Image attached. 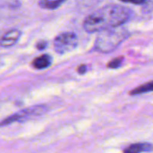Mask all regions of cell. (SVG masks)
I'll return each mask as SVG.
<instances>
[{
    "label": "cell",
    "instance_id": "6",
    "mask_svg": "<svg viewBox=\"0 0 153 153\" xmlns=\"http://www.w3.org/2000/svg\"><path fill=\"white\" fill-rule=\"evenodd\" d=\"M153 145L151 143H134L130 146H128L126 149L124 150V152L128 153H139V152H152Z\"/></svg>",
    "mask_w": 153,
    "mask_h": 153
},
{
    "label": "cell",
    "instance_id": "1",
    "mask_svg": "<svg viewBox=\"0 0 153 153\" xmlns=\"http://www.w3.org/2000/svg\"><path fill=\"white\" fill-rule=\"evenodd\" d=\"M131 16L129 8L121 5H107L88 15L83 22V29L87 32L102 31L118 27L126 22Z\"/></svg>",
    "mask_w": 153,
    "mask_h": 153
},
{
    "label": "cell",
    "instance_id": "5",
    "mask_svg": "<svg viewBox=\"0 0 153 153\" xmlns=\"http://www.w3.org/2000/svg\"><path fill=\"white\" fill-rule=\"evenodd\" d=\"M21 36V31L16 29H12L6 31L1 39V46L3 48H9L14 45Z\"/></svg>",
    "mask_w": 153,
    "mask_h": 153
},
{
    "label": "cell",
    "instance_id": "13",
    "mask_svg": "<svg viewBox=\"0 0 153 153\" xmlns=\"http://www.w3.org/2000/svg\"><path fill=\"white\" fill-rule=\"evenodd\" d=\"M87 71V67L85 65H81L80 66H78V69H77V72L81 74H83L85 72Z\"/></svg>",
    "mask_w": 153,
    "mask_h": 153
},
{
    "label": "cell",
    "instance_id": "10",
    "mask_svg": "<svg viewBox=\"0 0 153 153\" xmlns=\"http://www.w3.org/2000/svg\"><path fill=\"white\" fill-rule=\"evenodd\" d=\"M124 62V56H117L114 59H112L108 65V68L109 69H116V68H118Z\"/></svg>",
    "mask_w": 153,
    "mask_h": 153
},
{
    "label": "cell",
    "instance_id": "12",
    "mask_svg": "<svg viewBox=\"0 0 153 153\" xmlns=\"http://www.w3.org/2000/svg\"><path fill=\"white\" fill-rule=\"evenodd\" d=\"M46 47H47V42H46V41H43V40L39 41V42L36 44V48H37L39 50H43V49L46 48Z\"/></svg>",
    "mask_w": 153,
    "mask_h": 153
},
{
    "label": "cell",
    "instance_id": "14",
    "mask_svg": "<svg viewBox=\"0 0 153 153\" xmlns=\"http://www.w3.org/2000/svg\"></svg>",
    "mask_w": 153,
    "mask_h": 153
},
{
    "label": "cell",
    "instance_id": "4",
    "mask_svg": "<svg viewBox=\"0 0 153 153\" xmlns=\"http://www.w3.org/2000/svg\"><path fill=\"white\" fill-rule=\"evenodd\" d=\"M78 44L77 36L73 32H65L56 36L54 39V49L58 54H65L74 50Z\"/></svg>",
    "mask_w": 153,
    "mask_h": 153
},
{
    "label": "cell",
    "instance_id": "3",
    "mask_svg": "<svg viewBox=\"0 0 153 153\" xmlns=\"http://www.w3.org/2000/svg\"><path fill=\"white\" fill-rule=\"evenodd\" d=\"M48 110V108L44 105H38V106H33L25 109H22V111L13 114L5 119H4L1 122V126H4L7 125H10L13 122H22L25 120H28L31 117H36L43 115L46 111Z\"/></svg>",
    "mask_w": 153,
    "mask_h": 153
},
{
    "label": "cell",
    "instance_id": "11",
    "mask_svg": "<svg viewBox=\"0 0 153 153\" xmlns=\"http://www.w3.org/2000/svg\"><path fill=\"white\" fill-rule=\"evenodd\" d=\"M119 1L125 3H131L134 4H143L146 2V0H119Z\"/></svg>",
    "mask_w": 153,
    "mask_h": 153
},
{
    "label": "cell",
    "instance_id": "8",
    "mask_svg": "<svg viewBox=\"0 0 153 153\" xmlns=\"http://www.w3.org/2000/svg\"><path fill=\"white\" fill-rule=\"evenodd\" d=\"M152 91H153V81L134 88L133 91H130V95L134 96V95H140L143 93H147V92H152Z\"/></svg>",
    "mask_w": 153,
    "mask_h": 153
},
{
    "label": "cell",
    "instance_id": "9",
    "mask_svg": "<svg viewBox=\"0 0 153 153\" xmlns=\"http://www.w3.org/2000/svg\"><path fill=\"white\" fill-rule=\"evenodd\" d=\"M64 1L65 0H39V5L44 9L54 10V9H56L57 7H59L60 4Z\"/></svg>",
    "mask_w": 153,
    "mask_h": 153
},
{
    "label": "cell",
    "instance_id": "2",
    "mask_svg": "<svg viewBox=\"0 0 153 153\" xmlns=\"http://www.w3.org/2000/svg\"><path fill=\"white\" fill-rule=\"evenodd\" d=\"M127 37V30L120 26L104 30L97 37L95 49L101 53H110L115 50Z\"/></svg>",
    "mask_w": 153,
    "mask_h": 153
},
{
    "label": "cell",
    "instance_id": "7",
    "mask_svg": "<svg viewBox=\"0 0 153 153\" xmlns=\"http://www.w3.org/2000/svg\"><path fill=\"white\" fill-rule=\"evenodd\" d=\"M51 65V56L49 55H42L38 57H36L32 61V66L35 69L41 70L48 67Z\"/></svg>",
    "mask_w": 153,
    "mask_h": 153
}]
</instances>
